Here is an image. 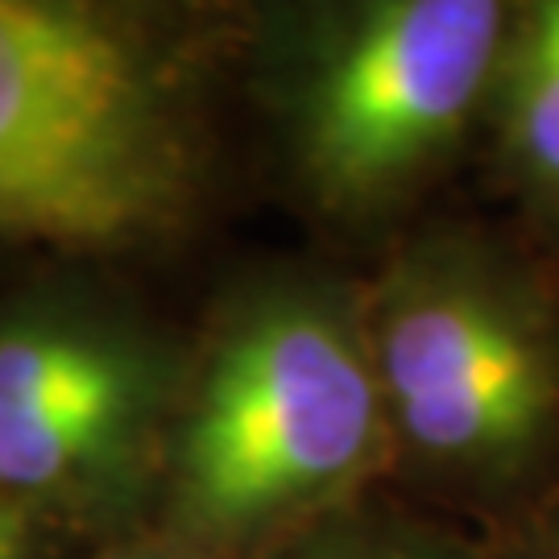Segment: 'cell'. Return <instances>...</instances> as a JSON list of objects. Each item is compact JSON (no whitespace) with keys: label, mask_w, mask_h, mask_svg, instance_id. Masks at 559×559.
<instances>
[{"label":"cell","mask_w":559,"mask_h":559,"mask_svg":"<svg viewBox=\"0 0 559 559\" xmlns=\"http://www.w3.org/2000/svg\"><path fill=\"white\" fill-rule=\"evenodd\" d=\"M200 182L182 46L120 9L0 0V237L145 245L191 216Z\"/></svg>","instance_id":"4"},{"label":"cell","mask_w":559,"mask_h":559,"mask_svg":"<svg viewBox=\"0 0 559 559\" xmlns=\"http://www.w3.org/2000/svg\"><path fill=\"white\" fill-rule=\"evenodd\" d=\"M55 535H59L55 526L0 498V559H46Z\"/></svg>","instance_id":"9"},{"label":"cell","mask_w":559,"mask_h":559,"mask_svg":"<svg viewBox=\"0 0 559 559\" xmlns=\"http://www.w3.org/2000/svg\"><path fill=\"white\" fill-rule=\"evenodd\" d=\"M100 559H182L179 551H170L162 539H154L150 531H141V535H133V539H124L120 547H112L108 556Z\"/></svg>","instance_id":"10"},{"label":"cell","mask_w":559,"mask_h":559,"mask_svg":"<svg viewBox=\"0 0 559 559\" xmlns=\"http://www.w3.org/2000/svg\"><path fill=\"white\" fill-rule=\"evenodd\" d=\"M360 307L394 493L477 535L556 498V249L514 221L406 224Z\"/></svg>","instance_id":"2"},{"label":"cell","mask_w":559,"mask_h":559,"mask_svg":"<svg viewBox=\"0 0 559 559\" xmlns=\"http://www.w3.org/2000/svg\"><path fill=\"white\" fill-rule=\"evenodd\" d=\"M261 559H485V539L394 489H381Z\"/></svg>","instance_id":"7"},{"label":"cell","mask_w":559,"mask_h":559,"mask_svg":"<svg viewBox=\"0 0 559 559\" xmlns=\"http://www.w3.org/2000/svg\"><path fill=\"white\" fill-rule=\"evenodd\" d=\"M514 0H336L258 21L253 87L299 200L344 228L415 212L480 150Z\"/></svg>","instance_id":"3"},{"label":"cell","mask_w":559,"mask_h":559,"mask_svg":"<svg viewBox=\"0 0 559 559\" xmlns=\"http://www.w3.org/2000/svg\"><path fill=\"white\" fill-rule=\"evenodd\" d=\"M390 489L360 278L274 265L187 348L150 535L182 559H261Z\"/></svg>","instance_id":"1"},{"label":"cell","mask_w":559,"mask_h":559,"mask_svg":"<svg viewBox=\"0 0 559 559\" xmlns=\"http://www.w3.org/2000/svg\"><path fill=\"white\" fill-rule=\"evenodd\" d=\"M480 150L510 221L559 253V0H514Z\"/></svg>","instance_id":"6"},{"label":"cell","mask_w":559,"mask_h":559,"mask_svg":"<svg viewBox=\"0 0 559 559\" xmlns=\"http://www.w3.org/2000/svg\"><path fill=\"white\" fill-rule=\"evenodd\" d=\"M187 353L71 295L0 311V498L46 526L150 514Z\"/></svg>","instance_id":"5"},{"label":"cell","mask_w":559,"mask_h":559,"mask_svg":"<svg viewBox=\"0 0 559 559\" xmlns=\"http://www.w3.org/2000/svg\"><path fill=\"white\" fill-rule=\"evenodd\" d=\"M485 539V559H559V493Z\"/></svg>","instance_id":"8"}]
</instances>
